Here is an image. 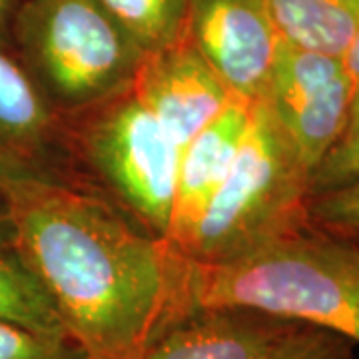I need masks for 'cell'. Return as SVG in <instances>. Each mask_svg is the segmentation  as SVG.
<instances>
[{
  "label": "cell",
  "instance_id": "obj_5",
  "mask_svg": "<svg viewBox=\"0 0 359 359\" xmlns=\"http://www.w3.org/2000/svg\"><path fill=\"white\" fill-rule=\"evenodd\" d=\"M72 148L88 188L132 222L168 242L180 146L130 90L68 118Z\"/></svg>",
  "mask_w": 359,
  "mask_h": 359
},
{
  "label": "cell",
  "instance_id": "obj_9",
  "mask_svg": "<svg viewBox=\"0 0 359 359\" xmlns=\"http://www.w3.org/2000/svg\"><path fill=\"white\" fill-rule=\"evenodd\" d=\"M132 92L180 150L236 98L188 36L146 54Z\"/></svg>",
  "mask_w": 359,
  "mask_h": 359
},
{
  "label": "cell",
  "instance_id": "obj_6",
  "mask_svg": "<svg viewBox=\"0 0 359 359\" xmlns=\"http://www.w3.org/2000/svg\"><path fill=\"white\" fill-rule=\"evenodd\" d=\"M50 186L88 188L68 118L40 94L13 52L0 48V198Z\"/></svg>",
  "mask_w": 359,
  "mask_h": 359
},
{
  "label": "cell",
  "instance_id": "obj_19",
  "mask_svg": "<svg viewBox=\"0 0 359 359\" xmlns=\"http://www.w3.org/2000/svg\"><path fill=\"white\" fill-rule=\"evenodd\" d=\"M341 58H344V65L353 82V106H351V114H353L359 108V28Z\"/></svg>",
  "mask_w": 359,
  "mask_h": 359
},
{
  "label": "cell",
  "instance_id": "obj_13",
  "mask_svg": "<svg viewBox=\"0 0 359 359\" xmlns=\"http://www.w3.org/2000/svg\"><path fill=\"white\" fill-rule=\"evenodd\" d=\"M0 320L39 334L68 337L46 292L14 248L0 250Z\"/></svg>",
  "mask_w": 359,
  "mask_h": 359
},
{
  "label": "cell",
  "instance_id": "obj_14",
  "mask_svg": "<svg viewBox=\"0 0 359 359\" xmlns=\"http://www.w3.org/2000/svg\"><path fill=\"white\" fill-rule=\"evenodd\" d=\"M144 54L186 39L188 0H96Z\"/></svg>",
  "mask_w": 359,
  "mask_h": 359
},
{
  "label": "cell",
  "instance_id": "obj_15",
  "mask_svg": "<svg viewBox=\"0 0 359 359\" xmlns=\"http://www.w3.org/2000/svg\"><path fill=\"white\" fill-rule=\"evenodd\" d=\"M308 226L359 244V182L309 196Z\"/></svg>",
  "mask_w": 359,
  "mask_h": 359
},
{
  "label": "cell",
  "instance_id": "obj_2",
  "mask_svg": "<svg viewBox=\"0 0 359 359\" xmlns=\"http://www.w3.org/2000/svg\"><path fill=\"white\" fill-rule=\"evenodd\" d=\"M192 304L256 309L359 347V244L306 226L218 266L192 264Z\"/></svg>",
  "mask_w": 359,
  "mask_h": 359
},
{
  "label": "cell",
  "instance_id": "obj_8",
  "mask_svg": "<svg viewBox=\"0 0 359 359\" xmlns=\"http://www.w3.org/2000/svg\"><path fill=\"white\" fill-rule=\"evenodd\" d=\"M186 36L236 98H262L282 40L268 0H188Z\"/></svg>",
  "mask_w": 359,
  "mask_h": 359
},
{
  "label": "cell",
  "instance_id": "obj_20",
  "mask_svg": "<svg viewBox=\"0 0 359 359\" xmlns=\"http://www.w3.org/2000/svg\"><path fill=\"white\" fill-rule=\"evenodd\" d=\"M14 13H16L14 0H0V48L2 50H11Z\"/></svg>",
  "mask_w": 359,
  "mask_h": 359
},
{
  "label": "cell",
  "instance_id": "obj_17",
  "mask_svg": "<svg viewBox=\"0 0 359 359\" xmlns=\"http://www.w3.org/2000/svg\"><path fill=\"white\" fill-rule=\"evenodd\" d=\"M358 346L341 334L323 327L297 325L268 359H358Z\"/></svg>",
  "mask_w": 359,
  "mask_h": 359
},
{
  "label": "cell",
  "instance_id": "obj_18",
  "mask_svg": "<svg viewBox=\"0 0 359 359\" xmlns=\"http://www.w3.org/2000/svg\"><path fill=\"white\" fill-rule=\"evenodd\" d=\"M0 359H86L68 337L46 335L0 320Z\"/></svg>",
  "mask_w": 359,
  "mask_h": 359
},
{
  "label": "cell",
  "instance_id": "obj_3",
  "mask_svg": "<svg viewBox=\"0 0 359 359\" xmlns=\"http://www.w3.org/2000/svg\"><path fill=\"white\" fill-rule=\"evenodd\" d=\"M309 172L264 104L226 180L178 250L194 266H218L308 226Z\"/></svg>",
  "mask_w": 359,
  "mask_h": 359
},
{
  "label": "cell",
  "instance_id": "obj_16",
  "mask_svg": "<svg viewBox=\"0 0 359 359\" xmlns=\"http://www.w3.org/2000/svg\"><path fill=\"white\" fill-rule=\"evenodd\" d=\"M359 182V108L351 114L341 138L311 172L309 196L332 192Z\"/></svg>",
  "mask_w": 359,
  "mask_h": 359
},
{
  "label": "cell",
  "instance_id": "obj_21",
  "mask_svg": "<svg viewBox=\"0 0 359 359\" xmlns=\"http://www.w3.org/2000/svg\"><path fill=\"white\" fill-rule=\"evenodd\" d=\"M13 248V228L8 218V204L0 198V250Z\"/></svg>",
  "mask_w": 359,
  "mask_h": 359
},
{
  "label": "cell",
  "instance_id": "obj_7",
  "mask_svg": "<svg viewBox=\"0 0 359 359\" xmlns=\"http://www.w3.org/2000/svg\"><path fill=\"white\" fill-rule=\"evenodd\" d=\"M259 102L311 178L351 118L353 82L341 56L302 48L282 39Z\"/></svg>",
  "mask_w": 359,
  "mask_h": 359
},
{
  "label": "cell",
  "instance_id": "obj_4",
  "mask_svg": "<svg viewBox=\"0 0 359 359\" xmlns=\"http://www.w3.org/2000/svg\"><path fill=\"white\" fill-rule=\"evenodd\" d=\"M13 40L28 76L65 118L130 92L146 56L96 0H25Z\"/></svg>",
  "mask_w": 359,
  "mask_h": 359
},
{
  "label": "cell",
  "instance_id": "obj_1",
  "mask_svg": "<svg viewBox=\"0 0 359 359\" xmlns=\"http://www.w3.org/2000/svg\"><path fill=\"white\" fill-rule=\"evenodd\" d=\"M13 248L86 359H140L194 309L192 262L80 186L6 200Z\"/></svg>",
  "mask_w": 359,
  "mask_h": 359
},
{
  "label": "cell",
  "instance_id": "obj_10",
  "mask_svg": "<svg viewBox=\"0 0 359 359\" xmlns=\"http://www.w3.org/2000/svg\"><path fill=\"white\" fill-rule=\"evenodd\" d=\"M295 321L233 306H204L170 323L140 359H268Z\"/></svg>",
  "mask_w": 359,
  "mask_h": 359
},
{
  "label": "cell",
  "instance_id": "obj_11",
  "mask_svg": "<svg viewBox=\"0 0 359 359\" xmlns=\"http://www.w3.org/2000/svg\"><path fill=\"white\" fill-rule=\"evenodd\" d=\"M252 104L233 98L180 150L168 244L178 252L226 180L250 124Z\"/></svg>",
  "mask_w": 359,
  "mask_h": 359
},
{
  "label": "cell",
  "instance_id": "obj_12",
  "mask_svg": "<svg viewBox=\"0 0 359 359\" xmlns=\"http://www.w3.org/2000/svg\"><path fill=\"white\" fill-rule=\"evenodd\" d=\"M285 42L344 56L359 28V0H268Z\"/></svg>",
  "mask_w": 359,
  "mask_h": 359
}]
</instances>
